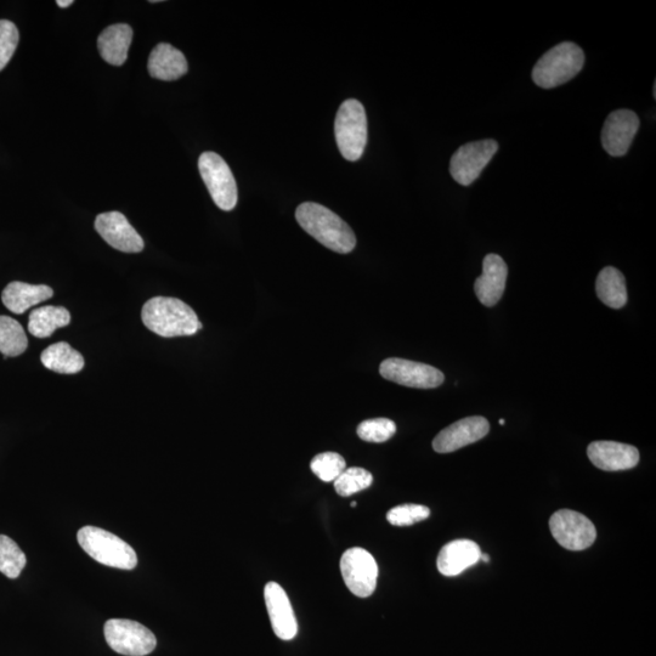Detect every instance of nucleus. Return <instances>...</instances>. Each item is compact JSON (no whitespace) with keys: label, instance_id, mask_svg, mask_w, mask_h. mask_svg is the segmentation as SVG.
Wrapping results in <instances>:
<instances>
[{"label":"nucleus","instance_id":"obj_1","mask_svg":"<svg viewBox=\"0 0 656 656\" xmlns=\"http://www.w3.org/2000/svg\"><path fill=\"white\" fill-rule=\"evenodd\" d=\"M296 219L305 233L333 252L347 254L354 250L356 237L350 226L331 209L315 202L297 208Z\"/></svg>","mask_w":656,"mask_h":656},{"label":"nucleus","instance_id":"obj_2","mask_svg":"<svg viewBox=\"0 0 656 656\" xmlns=\"http://www.w3.org/2000/svg\"><path fill=\"white\" fill-rule=\"evenodd\" d=\"M141 319L151 332L163 338L192 336L202 330L194 309L178 298H151L141 311Z\"/></svg>","mask_w":656,"mask_h":656},{"label":"nucleus","instance_id":"obj_3","mask_svg":"<svg viewBox=\"0 0 656 656\" xmlns=\"http://www.w3.org/2000/svg\"><path fill=\"white\" fill-rule=\"evenodd\" d=\"M584 65V50L575 43L564 42L548 50L536 62L533 81L544 89L556 88L578 76Z\"/></svg>","mask_w":656,"mask_h":656},{"label":"nucleus","instance_id":"obj_4","mask_svg":"<svg viewBox=\"0 0 656 656\" xmlns=\"http://www.w3.org/2000/svg\"><path fill=\"white\" fill-rule=\"evenodd\" d=\"M78 544L90 557L107 567L133 570L138 565L137 553L115 534L96 527H84L78 531Z\"/></svg>","mask_w":656,"mask_h":656},{"label":"nucleus","instance_id":"obj_5","mask_svg":"<svg viewBox=\"0 0 656 656\" xmlns=\"http://www.w3.org/2000/svg\"><path fill=\"white\" fill-rule=\"evenodd\" d=\"M339 151L347 161H359L367 144V117L363 104L349 99L339 107L335 122Z\"/></svg>","mask_w":656,"mask_h":656},{"label":"nucleus","instance_id":"obj_6","mask_svg":"<svg viewBox=\"0 0 656 656\" xmlns=\"http://www.w3.org/2000/svg\"><path fill=\"white\" fill-rule=\"evenodd\" d=\"M200 174L209 194L222 211L230 212L237 205L239 194L233 172L216 152H203L199 160Z\"/></svg>","mask_w":656,"mask_h":656},{"label":"nucleus","instance_id":"obj_7","mask_svg":"<svg viewBox=\"0 0 656 656\" xmlns=\"http://www.w3.org/2000/svg\"><path fill=\"white\" fill-rule=\"evenodd\" d=\"M104 633L110 648L122 655H149L157 646L154 633L133 620L111 619L106 622Z\"/></svg>","mask_w":656,"mask_h":656},{"label":"nucleus","instance_id":"obj_8","mask_svg":"<svg viewBox=\"0 0 656 656\" xmlns=\"http://www.w3.org/2000/svg\"><path fill=\"white\" fill-rule=\"evenodd\" d=\"M552 536L569 551H584L595 544L597 530L590 519L578 512L562 510L550 520Z\"/></svg>","mask_w":656,"mask_h":656},{"label":"nucleus","instance_id":"obj_9","mask_svg":"<svg viewBox=\"0 0 656 656\" xmlns=\"http://www.w3.org/2000/svg\"><path fill=\"white\" fill-rule=\"evenodd\" d=\"M341 571L344 582L353 595L367 598L375 592L378 565L372 554L364 548L354 547L343 553Z\"/></svg>","mask_w":656,"mask_h":656},{"label":"nucleus","instance_id":"obj_10","mask_svg":"<svg viewBox=\"0 0 656 656\" xmlns=\"http://www.w3.org/2000/svg\"><path fill=\"white\" fill-rule=\"evenodd\" d=\"M497 150H499V144L491 139L473 141V143L461 146L451 158L452 178L460 185H471L488 166Z\"/></svg>","mask_w":656,"mask_h":656},{"label":"nucleus","instance_id":"obj_11","mask_svg":"<svg viewBox=\"0 0 656 656\" xmlns=\"http://www.w3.org/2000/svg\"><path fill=\"white\" fill-rule=\"evenodd\" d=\"M380 373L384 380L417 389L438 388L445 380L444 373L431 365L399 358L384 360Z\"/></svg>","mask_w":656,"mask_h":656},{"label":"nucleus","instance_id":"obj_12","mask_svg":"<svg viewBox=\"0 0 656 656\" xmlns=\"http://www.w3.org/2000/svg\"><path fill=\"white\" fill-rule=\"evenodd\" d=\"M490 424L482 416L463 418L441 431L433 440V449L438 454H450L467 445L477 443L488 435Z\"/></svg>","mask_w":656,"mask_h":656},{"label":"nucleus","instance_id":"obj_13","mask_svg":"<svg viewBox=\"0 0 656 656\" xmlns=\"http://www.w3.org/2000/svg\"><path fill=\"white\" fill-rule=\"evenodd\" d=\"M95 229L117 251L139 253L144 250V240L121 212L99 214L95 219Z\"/></svg>","mask_w":656,"mask_h":656},{"label":"nucleus","instance_id":"obj_14","mask_svg":"<svg viewBox=\"0 0 656 656\" xmlns=\"http://www.w3.org/2000/svg\"><path fill=\"white\" fill-rule=\"evenodd\" d=\"M639 129V118L631 110H616L607 118L602 130V145L610 156L627 154Z\"/></svg>","mask_w":656,"mask_h":656},{"label":"nucleus","instance_id":"obj_15","mask_svg":"<svg viewBox=\"0 0 656 656\" xmlns=\"http://www.w3.org/2000/svg\"><path fill=\"white\" fill-rule=\"evenodd\" d=\"M264 598L275 635L282 641H292L297 636L298 624L284 588L277 582H268L264 588Z\"/></svg>","mask_w":656,"mask_h":656},{"label":"nucleus","instance_id":"obj_16","mask_svg":"<svg viewBox=\"0 0 656 656\" xmlns=\"http://www.w3.org/2000/svg\"><path fill=\"white\" fill-rule=\"evenodd\" d=\"M587 455L593 466L605 472L627 471L639 462V451L635 446L616 441H595L588 446Z\"/></svg>","mask_w":656,"mask_h":656},{"label":"nucleus","instance_id":"obj_17","mask_svg":"<svg viewBox=\"0 0 656 656\" xmlns=\"http://www.w3.org/2000/svg\"><path fill=\"white\" fill-rule=\"evenodd\" d=\"M508 268L497 254H488L483 262V274L475 280L474 292L485 307H494L505 292Z\"/></svg>","mask_w":656,"mask_h":656},{"label":"nucleus","instance_id":"obj_18","mask_svg":"<svg viewBox=\"0 0 656 656\" xmlns=\"http://www.w3.org/2000/svg\"><path fill=\"white\" fill-rule=\"evenodd\" d=\"M482 557L480 547L471 540H456L446 544L439 553L437 567L444 576H457L477 564Z\"/></svg>","mask_w":656,"mask_h":656},{"label":"nucleus","instance_id":"obj_19","mask_svg":"<svg viewBox=\"0 0 656 656\" xmlns=\"http://www.w3.org/2000/svg\"><path fill=\"white\" fill-rule=\"evenodd\" d=\"M150 76L161 81H177L188 73L189 65L184 54L173 45L158 44L152 50L147 64Z\"/></svg>","mask_w":656,"mask_h":656},{"label":"nucleus","instance_id":"obj_20","mask_svg":"<svg viewBox=\"0 0 656 656\" xmlns=\"http://www.w3.org/2000/svg\"><path fill=\"white\" fill-rule=\"evenodd\" d=\"M54 296L49 286L30 285L14 281L4 288L2 301L5 308L14 314H24L28 309L41 304Z\"/></svg>","mask_w":656,"mask_h":656},{"label":"nucleus","instance_id":"obj_21","mask_svg":"<svg viewBox=\"0 0 656 656\" xmlns=\"http://www.w3.org/2000/svg\"><path fill=\"white\" fill-rule=\"evenodd\" d=\"M133 30L127 24L107 27L98 38V48L107 64L122 66L127 61Z\"/></svg>","mask_w":656,"mask_h":656},{"label":"nucleus","instance_id":"obj_22","mask_svg":"<svg viewBox=\"0 0 656 656\" xmlns=\"http://www.w3.org/2000/svg\"><path fill=\"white\" fill-rule=\"evenodd\" d=\"M42 364L60 375H75L84 369V358L69 343L60 342L44 350Z\"/></svg>","mask_w":656,"mask_h":656},{"label":"nucleus","instance_id":"obj_23","mask_svg":"<svg viewBox=\"0 0 656 656\" xmlns=\"http://www.w3.org/2000/svg\"><path fill=\"white\" fill-rule=\"evenodd\" d=\"M596 292L601 302L613 309L624 308L627 303L625 276L613 267L604 268L596 281Z\"/></svg>","mask_w":656,"mask_h":656},{"label":"nucleus","instance_id":"obj_24","mask_svg":"<svg viewBox=\"0 0 656 656\" xmlns=\"http://www.w3.org/2000/svg\"><path fill=\"white\" fill-rule=\"evenodd\" d=\"M71 322L70 311L64 307L38 308L32 311L28 320V331L37 338H49L59 328L69 326Z\"/></svg>","mask_w":656,"mask_h":656},{"label":"nucleus","instance_id":"obj_25","mask_svg":"<svg viewBox=\"0 0 656 656\" xmlns=\"http://www.w3.org/2000/svg\"><path fill=\"white\" fill-rule=\"evenodd\" d=\"M27 346L24 327L9 316H0V353L4 358H16L24 354Z\"/></svg>","mask_w":656,"mask_h":656},{"label":"nucleus","instance_id":"obj_26","mask_svg":"<svg viewBox=\"0 0 656 656\" xmlns=\"http://www.w3.org/2000/svg\"><path fill=\"white\" fill-rule=\"evenodd\" d=\"M25 553L14 540L0 535V573L9 579L19 578L21 571L26 567Z\"/></svg>","mask_w":656,"mask_h":656},{"label":"nucleus","instance_id":"obj_27","mask_svg":"<svg viewBox=\"0 0 656 656\" xmlns=\"http://www.w3.org/2000/svg\"><path fill=\"white\" fill-rule=\"evenodd\" d=\"M373 482L372 474L364 468H347L335 480L337 494L342 497L352 496L358 492L370 488Z\"/></svg>","mask_w":656,"mask_h":656},{"label":"nucleus","instance_id":"obj_28","mask_svg":"<svg viewBox=\"0 0 656 656\" xmlns=\"http://www.w3.org/2000/svg\"><path fill=\"white\" fill-rule=\"evenodd\" d=\"M311 471L325 483L335 480L347 469L344 458L336 452H324L316 455L310 463Z\"/></svg>","mask_w":656,"mask_h":656},{"label":"nucleus","instance_id":"obj_29","mask_svg":"<svg viewBox=\"0 0 656 656\" xmlns=\"http://www.w3.org/2000/svg\"><path fill=\"white\" fill-rule=\"evenodd\" d=\"M359 438L367 441V443H384L397 433V424L388 418H373L359 424L358 429Z\"/></svg>","mask_w":656,"mask_h":656},{"label":"nucleus","instance_id":"obj_30","mask_svg":"<svg viewBox=\"0 0 656 656\" xmlns=\"http://www.w3.org/2000/svg\"><path fill=\"white\" fill-rule=\"evenodd\" d=\"M431 516L429 508L422 505H401L392 508L387 513V520L394 527H409L416 523L423 522Z\"/></svg>","mask_w":656,"mask_h":656},{"label":"nucleus","instance_id":"obj_31","mask_svg":"<svg viewBox=\"0 0 656 656\" xmlns=\"http://www.w3.org/2000/svg\"><path fill=\"white\" fill-rule=\"evenodd\" d=\"M19 39V30L14 22L0 20V71H3L13 58Z\"/></svg>","mask_w":656,"mask_h":656},{"label":"nucleus","instance_id":"obj_32","mask_svg":"<svg viewBox=\"0 0 656 656\" xmlns=\"http://www.w3.org/2000/svg\"><path fill=\"white\" fill-rule=\"evenodd\" d=\"M56 4H58L60 8H69L70 5L73 4V0H58Z\"/></svg>","mask_w":656,"mask_h":656},{"label":"nucleus","instance_id":"obj_33","mask_svg":"<svg viewBox=\"0 0 656 656\" xmlns=\"http://www.w3.org/2000/svg\"><path fill=\"white\" fill-rule=\"evenodd\" d=\"M480 561H484L485 563H489L490 562V557L488 556V554H483L482 553V557H480Z\"/></svg>","mask_w":656,"mask_h":656},{"label":"nucleus","instance_id":"obj_34","mask_svg":"<svg viewBox=\"0 0 656 656\" xmlns=\"http://www.w3.org/2000/svg\"><path fill=\"white\" fill-rule=\"evenodd\" d=\"M350 506H352V508H355L356 507V502H352V505H350Z\"/></svg>","mask_w":656,"mask_h":656},{"label":"nucleus","instance_id":"obj_35","mask_svg":"<svg viewBox=\"0 0 656 656\" xmlns=\"http://www.w3.org/2000/svg\"><path fill=\"white\" fill-rule=\"evenodd\" d=\"M500 424L503 426V424H505V420H500Z\"/></svg>","mask_w":656,"mask_h":656}]
</instances>
